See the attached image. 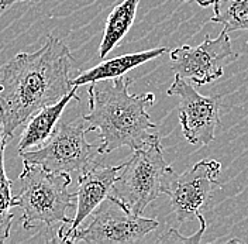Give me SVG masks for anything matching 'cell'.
I'll return each instance as SVG.
<instances>
[{"instance_id":"1","label":"cell","mask_w":248,"mask_h":244,"mask_svg":"<svg viewBox=\"0 0 248 244\" xmlns=\"http://www.w3.org/2000/svg\"><path fill=\"white\" fill-rule=\"evenodd\" d=\"M80 72L68 46L46 35L35 52H18L0 68V129L10 141L34 113L52 105L71 91Z\"/></svg>"},{"instance_id":"2","label":"cell","mask_w":248,"mask_h":244,"mask_svg":"<svg viewBox=\"0 0 248 244\" xmlns=\"http://www.w3.org/2000/svg\"><path fill=\"white\" fill-rule=\"evenodd\" d=\"M131 78H113L88 83L89 110L83 114L89 131H97L99 154L106 155L117 148H142L158 136L148 109L155 103L154 93L133 95Z\"/></svg>"},{"instance_id":"3","label":"cell","mask_w":248,"mask_h":244,"mask_svg":"<svg viewBox=\"0 0 248 244\" xmlns=\"http://www.w3.org/2000/svg\"><path fill=\"white\" fill-rule=\"evenodd\" d=\"M18 179L21 188L15 200L16 208L23 212L24 229L44 225L51 230L58 223H71L68 212L77 208V195L68 189L72 181L69 174L52 172L37 164L24 163Z\"/></svg>"},{"instance_id":"4","label":"cell","mask_w":248,"mask_h":244,"mask_svg":"<svg viewBox=\"0 0 248 244\" xmlns=\"http://www.w3.org/2000/svg\"><path fill=\"white\" fill-rule=\"evenodd\" d=\"M173 168L165 161L159 138L133 155L123 164L111 189V196L120 200L134 214L145 212L147 206L162 194V188Z\"/></svg>"},{"instance_id":"5","label":"cell","mask_w":248,"mask_h":244,"mask_svg":"<svg viewBox=\"0 0 248 244\" xmlns=\"http://www.w3.org/2000/svg\"><path fill=\"white\" fill-rule=\"evenodd\" d=\"M88 131L83 116L72 122H58L44 146L20 153V157L24 163L37 164L46 171L80 175L92 168L97 163L96 157L100 155L97 146L88 141Z\"/></svg>"},{"instance_id":"6","label":"cell","mask_w":248,"mask_h":244,"mask_svg":"<svg viewBox=\"0 0 248 244\" xmlns=\"http://www.w3.org/2000/svg\"><path fill=\"white\" fill-rule=\"evenodd\" d=\"M92 214L93 220L89 226L85 229L78 228L68 243H139L159 226L156 219L131 213L120 200L111 195H108V199Z\"/></svg>"},{"instance_id":"7","label":"cell","mask_w":248,"mask_h":244,"mask_svg":"<svg viewBox=\"0 0 248 244\" xmlns=\"http://www.w3.org/2000/svg\"><path fill=\"white\" fill-rule=\"evenodd\" d=\"M220 171L218 161L202 160L164 185L162 194L168 195L170 209L179 223L196 217L209 205L215 191L220 188Z\"/></svg>"},{"instance_id":"8","label":"cell","mask_w":248,"mask_h":244,"mask_svg":"<svg viewBox=\"0 0 248 244\" xmlns=\"http://www.w3.org/2000/svg\"><path fill=\"white\" fill-rule=\"evenodd\" d=\"M170 57L175 74L203 86L223 77L224 65L235 60L237 54L232 51L229 33L221 30L216 38L206 35L199 46H182L172 49Z\"/></svg>"},{"instance_id":"9","label":"cell","mask_w":248,"mask_h":244,"mask_svg":"<svg viewBox=\"0 0 248 244\" xmlns=\"http://www.w3.org/2000/svg\"><path fill=\"white\" fill-rule=\"evenodd\" d=\"M167 95L179 98V122L186 141L193 146L210 144L220 126L221 96L201 95L187 79L178 74Z\"/></svg>"},{"instance_id":"10","label":"cell","mask_w":248,"mask_h":244,"mask_svg":"<svg viewBox=\"0 0 248 244\" xmlns=\"http://www.w3.org/2000/svg\"><path fill=\"white\" fill-rule=\"evenodd\" d=\"M122 165H103L96 163L86 172L80 174L77 191V208L75 216L72 217L69 225H61L58 229V239L68 243L74 231L82 225V222L108 199L111 194L113 185L116 182Z\"/></svg>"},{"instance_id":"11","label":"cell","mask_w":248,"mask_h":244,"mask_svg":"<svg viewBox=\"0 0 248 244\" xmlns=\"http://www.w3.org/2000/svg\"><path fill=\"white\" fill-rule=\"evenodd\" d=\"M78 89L79 86H74L58 102L44 106L31 116L27 120L26 129L18 141V147H17L18 154L32 150V148H38L46 144V140L54 133L65 107L69 105L72 99L79 100V98L77 96Z\"/></svg>"},{"instance_id":"12","label":"cell","mask_w":248,"mask_h":244,"mask_svg":"<svg viewBox=\"0 0 248 244\" xmlns=\"http://www.w3.org/2000/svg\"><path fill=\"white\" fill-rule=\"evenodd\" d=\"M165 52H170V49L165 47H158V48H153V49H147V51H141V52H131V54H125V55H120V57L111 58L108 61L100 62L91 69L80 71L77 77L72 79V86H82V85H88L91 82L124 77L131 69L137 68L142 64H147L148 61H153L155 58L164 55Z\"/></svg>"},{"instance_id":"13","label":"cell","mask_w":248,"mask_h":244,"mask_svg":"<svg viewBox=\"0 0 248 244\" xmlns=\"http://www.w3.org/2000/svg\"><path fill=\"white\" fill-rule=\"evenodd\" d=\"M139 3L140 0H123L110 12L99 47V57L102 60H105L108 52L120 44L125 34L130 31L136 20Z\"/></svg>"},{"instance_id":"14","label":"cell","mask_w":248,"mask_h":244,"mask_svg":"<svg viewBox=\"0 0 248 244\" xmlns=\"http://www.w3.org/2000/svg\"><path fill=\"white\" fill-rule=\"evenodd\" d=\"M210 21L223 26V30L248 31V0H215Z\"/></svg>"},{"instance_id":"15","label":"cell","mask_w":248,"mask_h":244,"mask_svg":"<svg viewBox=\"0 0 248 244\" xmlns=\"http://www.w3.org/2000/svg\"><path fill=\"white\" fill-rule=\"evenodd\" d=\"M7 140L1 136L0 129V243L6 242L10 236L13 223V208H16L15 196H12V181L9 179L4 168V148Z\"/></svg>"},{"instance_id":"16","label":"cell","mask_w":248,"mask_h":244,"mask_svg":"<svg viewBox=\"0 0 248 244\" xmlns=\"http://www.w3.org/2000/svg\"><path fill=\"white\" fill-rule=\"evenodd\" d=\"M196 219L199 220L201 223V229L196 234L190 236V237H184L179 234V231L176 229H170L168 231H165L159 239L158 242L159 243H184V244H198L202 242V237H203V233L207 229V223H206V219L202 213L196 216Z\"/></svg>"},{"instance_id":"17","label":"cell","mask_w":248,"mask_h":244,"mask_svg":"<svg viewBox=\"0 0 248 244\" xmlns=\"http://www.w3.org/2000/svg\"><path fill=\"white\" fill-rule=\"evenodd\" d=\"M31 0H0V9L1 10H6V9H10L13 7L15 4L18 3H29Z\"/></svg>"},{"instance_id":"18","label":"cell","mask_w":248,"mask_h":244,"mask_svg":"<svg viewBox=\"0 0 248 244\" xmlns=\"http://www.w3.org/2000/svg\"><path fill=\"white\" fill-rule=\"evenodd\" d=\"M181 1H186V3H196L201 7H209L215 3V0H181Z\"/></svg>"}]
</instances>
